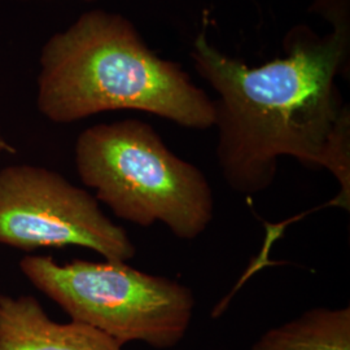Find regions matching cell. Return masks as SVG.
<instances>
[{"label": "cell", "mask_w": 350, "mask_h": 350, "mask_svg": "<svg viewBox=\"0 0 350 350\" xmlns=\"http://www.w3.org/2000/svg\"><path fill=\"white\" fill-rule=\"evenodd\" d=\"M310 12L331 25L325 36L292 27L286 56L260 66L218 50L201 31L193 66L215 91L217 160L226 183L241 195L273 186L279 159L293 157L338 179L335 204L350 208V107L338 86L349 79L350 0H314Z\"/></svg>", "instance_id": "cell-1"}, {"label": "cell", "mask_w": 350, "mask_h": 350, "mask_svg": "<svg viewBox=\"0 0 350 350\" xmlns=\"http://www.w3.org/2000/svg\"><path fill=\"white\" fill-rule=\"evenodd\" d=\"M39 65L37 107L52 122L139 111L187 129L214 127L208 94L179 64L150 50L122 14L83 13L47 40Z\"/></svg>", "instance_id": "cell-2"}, {"label": "cell", "mask_w": 350, "mask_h": 350, "mask_svg": "<svg viewBox=\"0 0 350 350\" xmlns=\"http://www.w3.org/2000/svg\"><path fill=\"white\" fill-rule=\"evenodd\" d=\"M75 156L82 183L124 221L142 227L161 222L186 241L212 224L214 196L206 176L144 121L91 126L77 139Z\"/></svg>", "instance_id": "cell-3"}, {"label": "cell", "mask_w": 350, "mask_h": 350, "mask_svg": "<svg viewBox=\"0 0 350 350\" xmlns=\"http://www.w3.org/2000/svg\"><path fill=\"white\" fill-rule=\"evenodd\" d=\"M20 270L72 321L91 325L118 344L140 341L154 349L176 347L195 310L192 291L176 280L150 275L126 262L26 256Z\"/></svg>", "instance_id": "cell-4"}, {"label": "cell", "mask_w": 350, "mask_h": 350, "mask_svg": "<svg viewBox=\"0 0 350 350\" xmlns=\"http://www.w3.org/2000/svg\"><path fill=\"white\" fill-rule=\"evenodd\" d=\"M0 244L25 252L78 245L114 262L137 254L125 228L101 212L95 196L27 163L0 169Z\"/></svg>", "instance_id": "cell-5"}, {"label": "cell", "mask_w": 350, "mask_h": 350, "mask_svg": "<svg viewBox=\"0 0 350 350\" xmlns=\"http://www.w3.org/2000/svg\"><path fill=\"white\" fill-rule=\"evenodd\" d=\"M0 350H122V345L91 325L51 321L33 296L0 295Z\"/></svg>", "instance_id": "cell-6"}, {"label": "cell", "mask_w": 350, "mask_h": 350, "mask_svg": "<svg viewBox=\"0 0 350 350\" xmlns=\"http://www.w3.org/2000/svg\"><path fill=\"white\" fill-rule=\"evenodd\" d=\"M252 350H350V308H315L270 328Z\"/></svg>", "instance_id": "cell-7"}, {"label": "cell", "mask_w": 350, "mask_h": 350, "mask_svg": "<svg viewBox=\"0 0 350 350\" xmlns=\"http://www.w3.org/2000/svg\"><path fill=\"white\" fill-rule=\"evenodd\" d=\"M0 153H16V148L3 135L1 127H0Z\"/></svg>", "instance_id": "cell-8"}, {"label": "cell", "mask_w": 350, "mask_h": 350, "mask_svg": "<svg viewBox=\"0 0 350 350\" xmlns=\"http://www.w3.org/2000/svg\"><path fill=\"white\" fill-rule=\"evenodd\" d=\"M0 1H4V0H0Z\"/></svg>", "instance_id": "cell-9"}]
</instances>
